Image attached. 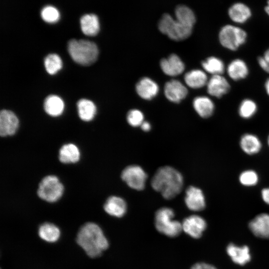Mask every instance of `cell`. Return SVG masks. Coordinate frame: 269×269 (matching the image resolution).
I'll use <instances>...</instances> for the list:
<instances>
[{
    "label": "cell",
    "mask_w": 269,
    "mask_h": 269,
    "mask_svg": "<svg viewBox=\"0 0 269 269\" xmlns=\"http://www.w3.org/2000/svg\"><path fill=\"white\" fill-rule=\"evenodd\" d=\"M151 185L166 199H171L179 194L183 186L181 174L174 168L165 166L158 168L153 175Z\"/></svg>",
    "instance_id": "6da1fadb"
},
{
    "label": "cell",
    "mask_w": 269,
    "mask_h": 269,
    "mask_svg": "<svg viewBox=\"0 0 269 269\" xmlns=\"http://www.w3.org/2000/svg\"><path fill=\"white\" fill-rule=\"evenodd\" d=\"M76 241L91 258H97L109 247V242L102 229L96 224L88 222L79 230Z\"/></svg>",
    "instance_id": "7a4b0ae2"
},
{
    "label": "cell",
    "mask_w": 269,
    "mask_h": 269,
    "mask_svg": "<svg viewBox=\"0 0 269 269\" xmlns=\"http://www.w3.org/2000/svg\"><path fill=\"white\" fill-rule=\"evenodd\" d=\"M68 51L75 62L84 66L93 64L99 55L97 45L93 42L84 39L69 40Z\"/></svg>",
    "instance_id": "3957f363"
},
{
    "label": "cell",
    "mask_w": 269,
    "mask_h": 269,
    "mask_svg": "<svg viewBox=\"0 0 269 269\" xmlns=\"http://www.w3.org/2000/svg\"><path fill=\"white\" fill-rule=\"evenodd\" d=\"M174 212L168 207L159 209L155 214V226L160 233L169 237L178 236L182 231V223L174 219Z\"/></svg>",
    "instance_id": "277c9868"
},
{
    "label": "cell",
    "mask_w": 269,
    "mask_h": 269,
    "mask_svg": "<svg viewBox=\"0 0 269 269\" xmlns=\"http://www.w3.org/2000/svg\"><path fill=\"white\" fill-rule=\"evenodd\" d=\"M158 27L162 33L175 41H181L187 38L191 34L193 29V28L174 19L168 13H165L162 16L158 22Z\"/></svg>",
    "instance_id": "5b68a950"
},
{
    "label": "cell",
    "mask_w": 269,
    "mask_h": 269,
    "mask_svg": "<svg viewBox=\"0 0 269 269\" xmlns=\"http://www.w3.org/2000/svg\"><path fill=\"white\" fill-rule=\"evenodd\" d=\"M218 38L223 47L230 50L235 51L246 42L247 34L239 26L226 24L220 29Z\"/></svg>",
    "instance_id": "8992f818"
},
{
    "label": "cell",
    "mask_w": 269,
    "mask_h": 269,
    "mask_svg": "<svg viewBox=\"0 0 269 269\" xmlns=\"http://www.w3.org/2000/svg\"><path fill=\"white\" fill-rule=\"evenodd\" d=\"M64 186L59 178L53 175H47L40 182L37 194L43 200L53 203L58 201L62 196Z\"/></svg>",
    "instance_id": "52a82bcc"
},
{
    "label": "cell",
    "mask_w": 269,
    "mask_h": 269,
    "mask_svg": "<svg viewBox=\"0 0 269 269\" xmlns=\"http://www.w3.org/2000/svg\"><path fill=\"white\" fill-rule=\"evenodd\" d=\"M121 178L131 188L141 190L145 187L147 175L140 166L131 165L123 169Z\"/></svg>",
    "instance_id": "ba28073f"
},
{
    "label": "cell",
    "mask_w": 269,
    "mask_h": 269,
    "mask_svg": "<svg viewBox=\"0 0 269 269\" xmlns=\"http://www.w3.org/2000/svg\"><path fill=\"white\" fill-rule=\"evenodd\" d=\"M181 223L182 230L195 239L200 238L207 227L205 220L196 215H191L185 218Z\"/></svg>",
    "instance_id": "9c48e42d"
},
{
    "label": "cell",
    "mask_w": 269,
    "mask_h": 269,
    "mask_svg": "<svg viewBox=\"0 0 269 269\" xmlns=\"http://www.w3.org/2000/svg\"><path fill=\"white\" fill-rule=\"evenodd\" d=\"M208 93L217 98L227 94L230 90V85L223 75H212L206 85Z\"/></svg>",
    "instance_id": "30bf717a"
},
{
    "label": "cell",
    "mask_w": 269,
    "mask_h": 269,
    "mask_svg": "<svg viewBox=\"0 0 269 269\" xmlns=\"http://www.w3.org/2000/svg\"><path fill=\"white\" fill-rule=\"evenodd\" d=\"M19 120L14 113L2 110L0 113V135L1 136L14 134L18 129Z\"/></svg>",
    "instance_id": "8fae6325"
},
{
    "label": "cell",
    "mask_w": 269,
    "mask_h": 269,
    "mask_svg": "<svg viewBox=\"0 0 269 269\" xmlns=\"http://www.w3.org/2000/svg\"><path fill=\"white\" fill-rule=\"evenodd\" d=\"M164 91L166 98L175 103H180L188 94L186 87L180 81L175 79L166 83Z\"/></svg>",
    "instance_id": "7c38bea8"
},
{
    "label": "cell",
    "mask_w": 269,
    "mask_h": 269,
    "mask_svg": "<svg viewBox=\"0 0 269 269\" xmlns=\"http://www.w3.org/2000/svg\"><path fill=\"white\" fill-rule=\"evenodd\" d=\"M185 203L187 208L193 211H200L205 207V200L201 190L196 187L190 186L185 191Z\"/></svg>",
    "instance_id": "4fadbf2b"
},
{
    "label": "cell",
    "mask_w": 269,
    "mask_h": 269,
    "mask_svg": "<svg viewBox=\"0 0 269 269\" xmlns=\"http://www.w3.org/2000/svg\"><path fill=\"white\" fill-rule=\"evenodd\" d=\"M163 72L169 76H178L184 71L185 65L180 58L175 54L170 55L162 59L160 62Z\"/></svg>",
    "instance_id": "5bb4252c"
},
{
    "label": "cell",
    "mask_w": 269,
    "mask_h": 269,
    "mask_svg": "<svg viewBox=\"0 0 269 269\" xmlns=\"http://www.w3.org/2000/svg\"><path fill=\"white\" fill-rule=\"evenodd\" d=\"M249 227L256 237L269 238V214L262 213L257 215L250 221Z\"/></svg>",
    "instance_id": "9a60e30c"
},
{
    "label": "cell",
    "mask_w": 269,
    "mask_h": 269,
    "mask_svg": "<svg viewBox=\"0 0 269 269\" xmlns=\"http://www.w3.org/2000/svg\"><path fill=\"white\" fill-rule=\"evenodd\" d=\"M135 90L137 94L141 98L150 100L157 95L159 87L156 83L150 78L143 77L136 83Z\"/></svg>",
    "instance_id": "2e32d148"
},
{
    "label": "cell",
    "mask_w": 269,
    "mask_h": 269,
    "mask_svg": "<svg viewBox=\"0 0 269 269\" xmlns=\"http://www.w3.org/2000/svg\"><path fill=\"white\" fill-rule=\"evenodd\" d=\"M227 253L236 264L244 266L251 261L250 249L247 246H238L233 243L228 245Z\"/></svg>",
    "instance_id": "e0dca14e"
},
{
    "label": "cell",
    "mask_w": 269,
    "mask_h": 269,
    "mask_svg": "<svg viewBox=\"0 0 269 269\" xmlns=\"http://www.w3.org/2000/svg\"><path fill=\"white\" fill-rule=\"evenodd\" d=\"M104 209L109 215L121 218L126 213L127 203L122 198L112 196L109 197L104 203Z\"/></svg>",
    "instance_id": "ac0fdd59"
},
{
    "label": "cell",
    "mask_w": 269,
    "mask_h": 269,
    "mask_svg": "<svg viewBox=\"0 0 269 269\" xmlns=\"http://www.w3.org/2000/svg\"><path fill=\"white\" fill-rule=\"evenodd\" d=\"M228 13L230 18L238 24L245 23L252 16L250 8L246 4L240 2L233 4L228 9Z\"/></svg>",
    "instance_id": "d6986e66"
},
{
    "label": "cell",
    "mask_w": 269,
    "mask_h": 269,
    "mask_svg": "<svg viewBox=\"0 0 269 269\" xmlns=\"http://www.w3.org/2000/svg\"><path fill=\"white\" fill-rule=\"evenodd\" d=\"M229 77L234 81L246 78L249 74V68L242 59L236 58L232 60L226 68Z\"/></svg>",
    "instance_id": "ffe728a7"
},
{
    "label": "cell",
    "mask_w": 269,
    "mask_h": 269,
    "mask_svg": "<svg viewBox=\"0 0 269 269\" xmlns=\"http://www.w3.org/2000/svg\"><path fill=\"white\" fill-rule=\"evenodd\" d=\"M193 106L198 115L203 118H208L211 116L215 110L213 101L205 96L195 97L193 101Z\"/></svg>",
    "instance_id": "44dd1931"
},
{
    "label": "cell",
    "mask_w": 269,
    "mask_h": 269,
    "mask_svg": "<svg viewBox=\"0 0 269 269\" xmlns=\"http://www.w3.org/2000/svg\"><path fill=\"white\" fill-rule=\"evenodd\" d=\"M206 72L201 69H193L184 75L186 84L192 89H200L205 86L208 81Z\"/></svg>",
    "instance_id": "7402d4cb"
},
{
    "label": "cell",
    "mask_w": 269,
    "mask_h": 269,
    "mask_svg": "<svg viewBox=\"0 0 269 269\" xmlns=\"http://www.w3.org/2000/svg\"><path fill=\"white\" fill-rule=\"evenodd\" d=\"M59 159L63 163H75L80 158V152L75 144L69 143L63 145L59 151Z\"/></svg>",
    "instance_id": "603a6c76"
},
{
    "label": "cell",
    "mask_w": 269,
    "mask_h": 269,
    "mask_svg": "<svg viewBox=\"0 0 269 269\" xmlns=\"http://www.w3.org/2000/svg\"><path fill=\"white\" fill-rule=\"evenodd\" d=\"M81 30L88 36H95L100 30V22L98 16L94 14H86L80 18Z\"/></svg>",
    "instance_id": "cb8c5ba5"
},
{
    "label": "cell",
    "mask_w": 269,
    "mask_h": 269,
    "mask_svg": "<svg viewBox=\"0 0 269 269\" xmlns=\"http://www.w3.org/2000/svg\"><path fill=\"white\" fill-rule=\"evenodd\" d=\"M44 109L49 115L52 117H57L63 113L64 104L59 97L54 95H50L45 99Z\"/></svg>",
    "instance_id": "d4e9b609"
},
{
    "label": "cell",
    "mask_w": 269,
    "mask_h": 269,
    "mask_svg": "<svg viewBox=\"0 0 269 269\" xmlns=\"http://www.w3.org/2000/svg\"><path fill=\"white\" fill-rule=\"evenodd\" d=\"M201 65L203 70L212 75H223L226 70L223 60L215 56L208 57L202 62Z\"/></svg>",
    "instance_id": "484cf974"
},
{
    "label": "cell",
    "mask_w": 269,
    "mask_h": 269,
    "mask_svg": "<svg viewBox=\"0 0 269 269\" xmlns=\"http://www.w3.org/2000/svg\"><path fill=\"white\" fill-rule=\"evenodd\" d=\"M38 233L41 239L49 243L56 242L60 236L59 229L54 224L50 223H45L40 225Z\"/></svg>",
    "instance_id": "4316f807"
},
{
    "label": "cell",
    "mask_w": 269,
    "mask_h": 269,
    "mask_svg": "<svg viewBox=\"0 0 269 269\" xmlns=\"http://www.w3.org/2000/svg\"><path fill=\"white\" fill-rule=\"evenodd\" d=\"M77 109L80 118L85 122L93 119L96 113V107L94 103L87 99H81L77 103Z\"/></svg>",
    "instance_id": "83f0119b"
},
{
    "label": "cell",
    "mask_w": 269,
    "mask_h": 269,
    "mask_svg": "<svg viewBox=\"0 0 269 269\" xmlns=\"http://www.w3.org/2000/svg\"><path fill=\"white\" fill-rule=\"evenodd\" d=\"M240 145L243 150L246 153L253 154L260 151L261 143L256 135L247 134L241 137Z\"/></svg>",
    "instance_id": "f1b7e54d"
},
{
    "label": "cell",
    "mask_w": 269,
    "mask_h": 269,
    "mask_svg": "<svg viewBox=\"0 0 269 269\" xmlns=\"http://www.w3.org/2000/svg\"><path fill=\"white\" fill-rule=\"evenodd\" d=\"M175 14L176 20L180 23L193 28L196 22V16L191 9L184 5L176 7Z\"/></svg>",
    "instance_id": "f546056e"
},
{
    "label": "cell",
    "mask_w": 269,
    "mask_h": 269,
    "mask_svg": "<svg viewBox=\"0 0 269 269\" xmlns=\"http://www.w3.org/2000/svg\"><path fill=\"white\" fill-rule=\"evenodd\" d=\"M44 66L46 71L51 75L56 74L62 67L60 56L56 54H50L44 59Z\"/></svg>",
    "instance_id": "4dcf8cb0"
},
{
    "label": "cell",
    "mask_w": 269,
    "mask_h": 269,
    "mask_svg": "<svg viewBox=\"0 0 269 269\" xmlns=\"http://www.w3.org/2000/svg\"><path fill=\"white\" fill-rule=\"evenodd\" d=\"M257 111L256 102L250 99H246L240 103L238 111L239 115L244 119L252 117Z\"/></svg>",
    "instance_id": "1f68e13d"
},
{
    "label": "cell",
    "mask_w": 269,
    "mask_h": 269,
    "mask_svg": "<svg viewBox=\"0 0 269 269\" xmlns=\"http://www.w3.org/2000/svg\"><path fill=\"white\" fill-rule=\"evenodd\" d=\"M41 17L42 19L49 23H53L57 22L60 17V12L54 6L47 5L44 6L41 10Z\"/></svg>",
    "instance_id": "d6a6232c"
},
{
    "label": "cell",
    "mask_w": 269,
    "mask_h": 269,
    "mask_svg": "<svg viewBox=\"0 0 269 269\" xmlns=\"http://www.w3.org/2000/svg\"><path fill=\"white\" fill-rule=\"evenodd\" d=\"M127 120L130 126L137 127L140 126L144 122V116L140 111L133 109L128 112Z\"/></svg>",
    "instance_id": "836d02e7"
},
{
    "label": "cell",
    "mask_w": 269,
    "mask_h": 269,
    "mask_svg": "<svg viewBox=\"0 0 269 269\" xmlns=\"http://www.w3.org/2000/svg\"><path fill=\"white\" fill-rule=\"evenodd\" d=\"M239 179L243 185L252 186L258 182V176L254 171L249 170L243 172L240 175Z\"/></svg>",
    "instance_id": "e575fe53"
},
{
    "label": "cell",
    "mask_w": 269,
    "mask_h": 269,
    "mask_svg": "<svg viewBox=\"0 0 269 269\" xmlns=\"http://www.w3.org/2000/svg\"><path fill=\"white\" fill-rule=\"evenodd\" d=\"M258 62L259 66L264 71L269 73V63L265 60L262 56L258 57Z\"/></svg>",
    "instance_id": "d590c367"
},
{
    "label": "cell",
    "mask_w": 269,
    "mask_h": 269,
    "mask_svg": "<svg viewBox=\"0 0 269 269\" xmlns=\"http://www.w3.org/2000/svg\"><path fill=\"white\" fill-rule=\"evenodd\" d=\"M191 269H217L213 266L204 263H198L194 265L191 268Z\"/></svg>",
    "instance_id": "8d00e7d4"
},
{
    "label": "cell",
    "mask_w": 269,
    "mask_h": 269,
    "mask_svg": "<svg viewBox=\"0 0 269 269\" xmlns=\"http://www.w3.org/2000/svg\"><path fill=\"white\" fill-rule=\"evenodd\" d=\"M262 196L263 200L269 205V188H265L262 190Z\"/></svg>",
    "instance_id": "74e56055"
},
{
    "label": "cell",
    "mask_w": 269,
    "mask_h": 269,
    "mask_svg": "<svg viewBox=\"0 0 269 269\" xmlns=\"http://www.w3.org/2000/svg\"><path fill=\"white\" fill-rule=\"evenodd\" d=\"M141 129L144 132H148L151 129L150 124L146 121H144L140 126Z\"/></svg>",
    "instance_id": "f35d334b"
},
{
    "label": "cell",
    "mask_w": 269,
    "mask_h": 269,
    "mask_svg": "<svg viewBox=\"0 0 269 269\" xmlns=\"http://www.w3.org/2000/svg\"><path fill=\"white\" fill-rule=\"evenodd\" d=\"M262 56L269 63V48L266 50Z\"/></svg>",
    "instance_id": "ab89813d"
},
{
    "label": "cell",
    "mask_w": 269,
    "mask_h": 269,
    "mask_svg": "<svg viewBox=\"0 0 269 269\" xmlns=\"http://www.w3.org/2000/svg\"><path fill=\"white\" fill-rule=\"evenodd\" d=\"M265 88L267 94L269 95V78L267 79L265 82Z\"/></svg>",
    "instance_id": "60d3db41"
},
{
    "label": "cell",
    "mask_w": 269,
    "mask_h": 269,
    "mask_svg": "<svg viewBox=\"0 0 269 269\" xmlns=\"http://www.w3.org/2000/svg\"><path fill=\"white\" fill-rule=\"evenodd\" d=\"M265 11L266 13L269 16V0H267V5L265 7Z\"/></svg>",
    "instance_id": "b9f144b4"
},
{
    "label": "cell",
    "mask_w": 269,
    "mask_h": 269,
    "mask_svg": "<svg viewBox=\"0 0 269 269\" xmlns=\"http://www.w3.org/2000/svg\"><path fill=\"white\" fill-rule=\"evenodd\" d=\"M268 143H269V137H268Z\"/></svg>",
    "instance_id": "7bdbcfd3"
}]
</instances>
